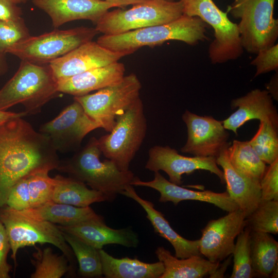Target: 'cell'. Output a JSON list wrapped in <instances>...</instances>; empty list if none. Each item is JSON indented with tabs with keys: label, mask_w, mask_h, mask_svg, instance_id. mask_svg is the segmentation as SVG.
I'll use <instances>...</instances> for the list:
<instances>
[{
	"label": "cell",
	"mask_w": 278,
	"mask_h": 278,
	"mask_svg": "<svg viewBox=\"0 0 278 278\" xmlns=\"http://www.w3.org/2000/svg\"><path fill=\"white\" fill-rule=\"evenodd\" d=\"M57 151L49 138L36 131L22 117L0 126V207L6 204L12 186L25 176L40 170L57 169Z\"/></svg>",
	"instance_id": "6da1fadb"
},
{
	"label": "cell",
	"mask_w": 278,
	"mask_h": 278,
	"mask_svg": "<svg viewBox=\"0 0 278 278\" xmlns=\"http://www.w3.org/2000/svg\"><path fill=\"white\" fill-rule=\"evenodd\" d=\"M208 26L197 16L183 14L168 23L149 26L116 35H102L97 42L114 51L130 55L144 46L153 47L175 40L190 45L207 40Z\"/></svg>",
	"instance_id": "7a4b0ae2"
},
{
	"label": "cell",
	"mask_w": 278,
	"mask_h": 278,
	"mask_svg": "<svg viewBox=\"0 0 278 278\" xmlns=\"http://www.w3.org/2000/svg\"><path fill=\"white\" fill-rule=\"evenodd\" d=\"M98 139L92 137L85 146L67 160L60 162L57 170L100 192L113 201L118 194L131 185L135 178L130 170H120L112 161H101Z\"/></svg>",
	"instance_id": "3957f363"
},
{
	"label": "cell",
	"mask_w": 278,
	"mask_h": 278,
	"mask_svg": "<svg viewBox=\"0 0 278 278\" xmlns=\"http://www.w3.org/2000/svg\"><path fill=\"white\" fill-rule=\"evenodd\" d=\"M57 88L49 64L39 65L21 60L16 73L0 90V111L21 104L27 114L38 113L43 106L58 95Z\"/></svg>",
	"instance_id": "277c9868"
},
{
	"label": "cell",
	"mask_w": 278,
	"mask_h": 278,
	"mask_svg": "<svg viewBox=\"0 0 278 278\" xmlns=\"http://www.w3.org/2000/svg\"><path fill=\"white\" fill-rule=\"evenodd\" d=\"M275 0H234L227 12L236 19L244 50L256 54L276 43L278 20L273 16Z\"/></svg>",
	"instance_id": "5b68a950"
},
{
	"label": "cell",
	"mask_w": 278,
	"mask_h": 278,
	"mask_svg": "<svg viewBox=\"0 0 278 278\" xmlns=\"http://www.w3.org/2000/svg\"><path fill=\"white\" fill-rule=\"evenodd\" d=\"M147 120L140 97L117 117L112 130L98 139L101 153L127 171L146 136Z\"/></svg>",
	"instance_id": "8992f818"
},
{
	"label": "cell",
	"mask_w": 278,
	"mask_h": 278,
	"mask_svg": "<svg viewBox=\"0 0 278 278\" xmlns=\"http://www.w3.org/2000/svg\"><path fill=\"white\" fill-rule=\"evenodd\" d=\"M183 6V13L197 16L214 31L208 57L212 64H221L236 60L244 52L237 23L232 22L228 13L220 10L213 0H178Z\"/></svg>",
	"instance_id": "52a82bcc"
},
{
	"label": "cell",
	"mask_w": 278,
	"mask_h": 278,
	"mask_svg": "<svg viewBox=\"0 0 278 278\" xmlns=\"http://www.w3.org/2000/svg\"><path fill=\"white\" fill-rule=\"evenodd\" d=\"M179 1L149 0L124 10H108L96 23L95 29L104 35H116L168 23L183 14Z\"/></svg>",
	"instance_id": "ba28073f"
},
{
	"label": "cell",
	"mask_w": 278,
	"mask_h": 278,
	"mask_svg": "<svg viewBox=\"0 0 278 278\" xmlns=\"http://www.w3.org/2000/svg\"><path fill=\"white\" fill-rule=\"evenodd\" d=\"M0 221L5 228L12 251L11 258L15 263L20 248L46 243L60 250L71 264L74 262L72 249L62 232L54 223L28 217L6 205L0 207Z\"/></svg>",
	"instance_id": "9c48e42d"
},
{
	"label": "cell",
	"mask_w": 278,
	"mask_h": 278,
	"mask_svg": "<svg viewBox=\"0 0 278 278\" xmlns=\"http://www.w3.org/2000/svg\"><path fill=\"white\" fill-rule=\"evenodd\" d=\"M99 33L95 28L78 27L55 30L37 36H30L9 47L6 54L21 60L43 65L49 64L80 45L92 41Z\"/></svg>",
	"instance_id": "30bf717a"
},
{
	"label": "cell",
	"mask_w": 278,
	"mask_h": 278,
	"mask_svg": "<svg viewBox=\"0 0 278 278\" xmlns=\"http://www.w3.org/2000/svg\"><path fill=\"white\" fill-rule=\"evenodd\" d=\"M142 84L133 73L125 76L119 82L93 94L74 96L85 113L101 128L110 132L118 116L132 105L140 95Z\"/></svg>",
	"instance_id": "8fae6325"
},
{
	"label": "cell",
	"mask_w": 278,
	"mask_h": 278,
	"mask_svg": "<svg viewBox=\"0 0 278 278\" xmlns=\"http://www.w3.org/2000/svg\"><path fill=\"white\" fill-rule=\"evenodd\" d=\"M99 128L100 125L74 100L57 117L42 124L39 132L49 138L57 151L64 153L76 149L88 133Z\"/></svg>",
	"instance_id": "7c38bea8"
},
{
	"label": "cell",
	"mask_w": 278,
	"mask_h": 278,
	"mask_svg": "<svg viewBox=\"0 0 278 278\" xmlns=\"http://www.w3.org/2000/svg\"><path fill=\"white\" fill-rule=\"evenodd\" d=\"M187 129L183 153L199 157H215L230 146L229 133L222 122L210 116H201L186 110L182 116Z\"/></svg>",
	"instance_id": "4fadbf2b"
},
{
	"label": "cell",
	"mask_w": 278,
	"mask_h": 278,
	"mask_svg": "<svg viewBox=\"0 0 278 278\" xmlns=\"http://www.w3.org/2000/svg\"><path fill=\"white\" fill-rule=\"evenodd\" d=\"M244 212L239 208L208 221L199 239L201 255L213 263H220L232 254L235 240L246 226Z\"/></svg>",
	"instance_id": "5bb4252c"
},
{
	"label": "cell",
	"mask_w": 278,
	"mask_h": 278,
	"mask_svg": "<svg viewBox=\"0 0 278 278\" xmlns=\"http://www.w3.org/2000/svg\"><path fill=\"white\" fill-rule=\"evenodd\" d=\"M145 168L154 172L162 170L169 177V181L181 185L183 174H190L196 170H205L215 174L221 183H225L223 172L218 166L215 157H186L168 146H154L148 152Z\"/></svg>",
	"instance_id": "9a60e30c"
},
{
	"label": "cell",
	"mask_w": 278,
	"mask_h": 278,
	"mask_svg": "<svg viewBox=\"0 0 278 278\" xmlns=\"http://www.w3.org/2000/svg\"><path fill=\"white\" fill-rule=\"evenodd\" d=\"M128 55L126 53L107 49L92 40L80 45L49 64L58 82L91 69L118 62Z\"/></svg>",
	"instance_id": "2e32d148"
},
{
	"label": "cell",
	"mask_w": 278,
	"mask_h": 278,
	"mask_svg": "<svg viewBox=\"0 0 278 278\" xmlns=\"http://www.w3.org/2000/svg\"><path fill=\"white\" fill-rule=\"evenodd\" d=\"M131 185L148 187L158 191L160 194V202H171L177 205L184 200H196L214 204L228 212L239 208L227 191L215 193L211 190L199 192L188 189L171 183L159 171L154 172L153 179L149 181H142L135 177Z\"/></svg>",
	"instance_id": "e0dca14e"
},
{
	"label": "cell",
	"mask_w": 278,
	"mask_h": 278,
	"mask_svg": "<svg viewBox=\"0 0 278 278\" xmlns=\"http://www.w3.org/2000/svg\"><path fill=\"white\" fill-rule=\"evenodd\" d=\"M232 109L237 110L222 121L224 127L236 135L237 130L252 119L267 121L278 128V114L272 96L267 90L254 89L246 95L233 99Z\"/></svg>",
	"instance_id": "ac0fdd59"
},
{
	"label": "cell",
	"mask_w": 278,
	"mask_h": 278,
	"mask_svg": "<svg viewBox=\"0 0 278 278\" xmlns=\"http://www.w3.org/2000/svg\"><path fill=\"white\" fill-rule=\"evenodd\" d=\"M33 5L46 13L56 28L71 21L87 20L96 24L114 6L105 0H32Z\"/></svg>",
	"instance_id": "d6986e66"
},
{
	"label": "cell",
	"mask_w": 278,
	"mask_h": 278,
	"mask_svg": "<svg viewBox=\"0 0 278 278\" xmlns=\"http://www.w3.org/2000/svg\"><path fill=\"white\" fill-rule=\"evenodd\" d=\"M46 170L30 173L16 182L11 188L6 205L18 211L33 208L52 201L56 184Z\"/></svg>",
	"instance_id": "ffe728a7"
},
{
	"label": "cell",
	"mask_w": 278,
	"mask_h": 278,
	"mask_svg": "<svg viewBox=\"0 0 278 278\" xmlns=\"http://www.w3.org/2000/svg\"><path fill=\"white\" fill-rule=\"evenodd\" d=\"M57 227L61 231L73 235L97 249L109 244L127 248H136L139 244L138 235L130 227L114 229L107 226L104 221L89 220Z\"/></svg>",
	"instance_id": "44dd1931"
},
{
	"label": "cell",
	"mask_w": 278,
	"mask_h": 278,
	"mask_svg": "<svg viewBox=\"0 0 278 278\" xmlns=\"http://www.w3.org/2000/svg\"><path fill=\"white\" fill-rule=\"evenodd\" d=\"M125 72L124 64L118 61L96 67L58 81V91L74 96H82L120 82Z\"/></svg>",
	"instance_id": "7402d4cb"
},
{
	"label": "cell",
	"mask_w": 278,
	"mask_h": 278,
	"mask_svg": "<svg viewBox=\"0 0 278 278\" xmlns=\"http://www.w3.org/2000/svg\"><path fill=\"white\" fill-rule=\"evenodd\" d=\"M225 148L216 158V163L222 168L227 192L238 208L249 215L261 201L260 180L244 176L231 165Z\"/></svg>",
	"instance_id": "603a6c76"
},
{
	"label": "cell",
	"mask_w": 278,
	"mask_h": 278,
	"mask_svg": "<svg viewBox=\"0 0 278 278\" xmlns=\"http://www.w3.org/2000/svg\"><path fill=\"white\" fill-rule=\"evenodd\" d=\"M120 194L134 200L143 207L154 232L168 240L172 246L176 257L185 258L195 255H201L199 248V239L188 240L177 233L164 215L154 208L153 203L139 196L132 185H128Z\"/></svg>",
	"instance_id": "cb8c5ba5"
},
{
	"label": "cell",
	"mask_w": 278,
	"mask_h": 278,
	"mask_svg": "<svg viewBox=\"0 0 278 278\" xmlns=\"http://www.w3.org/2000/svg\"><path fill=\"white\" fill-rule=\"evenodd\" d=\"M155 253L164 267L160 278H202L210 276L220 263L212 262L201 255L179 258L163 247H158Z\"/></svg>",
	"instance_id": "d4e9b609"
},
{
	"label": "cell",
	"mask_w": 278,
	"mask_h": 278,
	"mask_svg": "<svg viewBox=\"0 0 278 278\" xmlns=\"http://www.w3.org/2000/svg\"><path fill=\"white\" fill-rule=\"evenodd\" d=\"M102 275L107 278H160L164 271L162 262H143L137 258H117L99 249Z\"/></svg>",
	"instance_id": "484cf974"
},
{
	"label": "cell",
	"mask_w": 278,
	"mask_h": 278,
	"mask_svg": "<svg viewBox=\"0 0 278 278\" xmlns=\"http://www.w3.org/2000/svg\"><path fill=\"white\" fill-rule=\"evenodd\" d=\"M19 211L28 217L61 225H71L89 220L104 221L103 217L96 213L90 206L77 207L53 201L38 207Z\"/></svg>",
	"instance_id": "4316f807"
},
{
	"label": "cell",
	"mask_w": 278,
	"mask_h": 278,
	"mask_svg": "<svg viewBox=\"0 0 278 278\" xmlns=\"http://www.w3.org/2000/svg\"><path fill=\"white\" fill-rule=\"evenodd\" d=\"M56 184L52 201L77 207H86L96 202L108 201L100 192L89 188L82 182L70 177H55Z\"/></svg>",
	"instance_id": "83f0119b"
},
{
	"label": "cell",
	"mask_w": 278,
	"mask_h": 278,
	"mask_svg": "<svg viewBox=\"0 0 278 278\" xmlns=\"http://www.w3.org/2000/svg\"><path fill=\"white\" fill-rule=\"evenodd\" d=\"M250 246L254 275L270 276L278 264V242L271 234L251 231Z\"/></svg>",
	"instance_id": "f1b7e54d"
},
{
	"label": "cell",
	"mask_w": 278,
	"mask_h": 278,
	"mask_svg": "<svg viewBox=\"0 0 278 278\" xmlns=\"http://www.w3.org/2000/svg\"><path fill=\"white\" fill-rule=\"evenodd\" d=\"M228 154L231 165L237 172L260 180L267 166L248 141L234 140L228 148Z\"/></svg>",
	"instance_id": "f546056e"
},
{
	"label": "cell",
	"mask_w": 278,
	"mask_h": 278,
	"mask_svg": "<svg viewBox=\"0 0 278 278\" xmlns=\"http://www.w3.org/2000/svg\"><path fill=\"white\" fill-rule=\"evenodd\" d=\"M62 233L65 241L71 247L77 259L79 274L85 277L102 276V265L99 249L87 244L73 235L64 232Z\"/></svg>",
	"instance_id": "4dcf8cb0"
},
{
	"label": "cell",
	"mask_w": 278,
	"mask_h": 278,
	"mask_svg": "<svg viewBox=\"0 0 278 278\" xmlns=\"http://www.w3.org/2000/svg\"><path fill=\"white\" fill-rule=\"evenodd\" d=\"M33 257L36 259L32 262L35 270L31 274V278H60L71 267L64 254L54 253L50 247L39 249Z\"/></svg>",
	"instance_id": "1f68e13d"
},
{
	"label": "cell",
	"mask_w": 278,
	"mask_h": 278,
	"mask_svg": "<svg viewBox=\"0 0 278 278\" xmlns=\"http://www.w3.org/2000/svg\"><path fill=\"white\" fill-rule=\"evenodd\" d=\"M277 129L269 121L260 120L256 133L248 141L260 159L268 165L278 159Z\"/></svg>",
	"instance_id": "d6a6232c"
},
{
	"label": "cell",
	"mask_w": 278,
	"mask_h": 278,
	"mask_svg": "<svg viewBox=\"0 0 278 278\" xmlns=\"http://www.w3.org/2000/svg\"><path fill=\"white\" fill-rule=\"evenodd\" d=\"M246 226L251 231L278 234V201H260L246 218Z\"/></svg>",
	"instance_id": "836d02e7"
},
{
	"label": "cell",
	"mask_w": 278,
	"mask_h": 278,
	"mask_svg": "<svg viewBox=\"0 0 278 278\" xmlns=\"http://www.w3.org/2000/svg\"><path fill=\"white\" fill-rule=\"evenodd\" d=\"M250 229L246 227L237 237L232 253L233 267L231 278H251L254 274L251 258Z\"/></svg>",
	"instance_id": "e575fe53"
},
{
	"label": "cell",
	"mask_w": 278,
	"mask_h": 278,
	"mask_svg": "<svg viewBox=\"0 0 278 278\" xmlns=\"http://www.w3.org/2000/svg\"><path fill=\"white\" fill-rule=\"evenodd\" d=\"M30 36L22 17L12 20H0V52L5 55L9 47Z\"/></svg>",
	"instance_id": "d590c367"
},
{
	"label": "cell",
	"mask_w": 278,
	"mask_h": 278,
	"mask_svg": "<svg viewBox=\"0 0 278 278\" xmlns=\"http://www.w3.org/2000/svg\"><path fill=\"white\" fill-rule=\"evenodd\" d=\"M260 185L261 201H278V159L266 167Z\"/></svg>",
	"instance_id": "8d00e7d4"
},
{
	"label": "cell",
	"mask_w": 278,
	"mask_h": 278,
	"mask_svg": "<svg viewBox=\"0 0 278 278\" xmlns=\"http://www.w3.org/2000/svg\"><path fill=\"white\" fill-rule=\"evenodd\" d=\"M250 64L256 67L254 77L278 70V44L263 49L256 54Z\"/></svg>",
	"instance_id": "74e56055"
},
{
	"label": "cell",
	"mask_w": 278,
	"mask_h": 278,
	"mask_svg": "<svg viewBox=\"0 0 278 278\" xmlns=\"http://www.w3.org/2000/svg\"><path fill=\"white\" fill-rule=\"evenodd\" d=\"M11 249L9 240L3 223L0 221V278H9L12 266L7 260L8 253Z\"/></svg>",
	"instance_id": "f35d334b"
},
{
	"label": "cell",
	"mask_w": 278,
	"mask_h": 278,
	"mask_svg": "<svg viewBox=\"0 0 278 278\" xmlns=\"http://www.w3.org/2000/svg\"><path fill=\"white\" fill-rule=\"evenodd\" d=\"M22 10L12 0H0V20H16L22 17Z\"/></svg>",
	"instance_id": "ab89813d"
},
{
	"label": "cell",
	"mask_w": 278,
	"mask_h": 278,
	"mask_svg": "<svg viewBox=\"0 0 278 278\" xmlns=\"http://www.w3.org/2000/svg\"><path fill=\"white\" fill-rule=\"evenodd\" d=\"M27 115V112L25 111L19 113L0 111V126L9 120L18 117H23Z\"/></svg>",
	"instance_id": "60d3db41"
},
{
	"label": "cell",
	"mask_w": 278,
	"mask_h": 278,
	"mask_svg": "<svg viewBox=\"0 0 278 278\" xmlns=\"http://www.w3.org/2000/svg\"><path fill=\"white\" fill-rule=\"evenodd\" d=\"M273 76L270 80L269 83H268L266 86L268 92L271 95L272 97H273L275 99H277V71Z\"/></svg>",
	"instance_id": "b9f144b4"
},
{
	"label": "cell",
	"mask_w": 278,
	"mask_h": 278,
	"mask_svg": "<svg viewBox=\"0 0 278 278\" xmlns=\"http://www.w3.org/2000/svg\"><path fill=\"white\" fill-rule=\"evenodd\" d=\"M107 2L113 5L114 7L123 8L129 5H135L149 0H105Z\"/></svg>",
	"instance_id": "7bdbcfd3"
},
{
	"label": "cell",
	"mask_w": 278,
	"mask_h": 278,
	"mask_svg": "<svg viewBox=\"0 0 278 278\" xmlns=\"http://www.w3.org/2000/svg\"><path fill=\"white\" fill-rule=\"evenodd\" d=\"M225 259V261L222 265H220L219 263V266L214 272L210 276V277H222L223 276V274L229 264V258L227 257Z\"/></svg>",
	"instance_id": "ee69618b"
},
{
	"label": "cell",
	"mask_w": 278,
	"mask_h": 278,
	"mask_svg": "<svg viewBox=\"0 0 278 278\" xmlns=\"http://www.w3.org/2000/svg\"><path fill=\"white\" fill-rule=\"evenodd\" d=\"M5 55L0 52V77L4 75L8 70V65Z\"/></svg>",
	"instance_id": "f6af8a7d"
},
{
	"label": "cell",
	"mask_w": 278,
	"mask_h": 278,
	"mask_svg": "<svg viewBox=\"0 0 278 278\" xmlns=\"http://www.w3.org/2000/svg\"><path fill=\"white\" fill-rule=\"evenodd\" d=\"M278 275V264L276 265L273 269L270 276L273 278H277Z\"/></svg>",
	"instance_id": "bcb514c9"
},
{
	"label": "cell",
	"mask_w": 278,
	"mask_h": 278,
	"mask_svg": "<svg viewBox=\"0 0 278 278\" xmlns=\"http://www.w3.org/2000/svg\"><path fill=\"white\" fill-rule=\"evenodd\" d=\"M29 0H12V1L16 4L24 3L28 1Z\"/></svg>",
	"instance_id": "7dc6e473"
},
{
	"label": "cell",
	"mask_w": 278,
	"mask_h": 278,
	"mask_svg": "<svg viewBox=\"0 0 278 278\" xmlns=\"http://www.w3.org/2000/svg\"><path fill=\"white\" fill-rule=\"evenodd\" d=\"M163 1H175V0H163Z\"/></svg>",
	"instance_id": "c3c4849f"
}]
</instances>
